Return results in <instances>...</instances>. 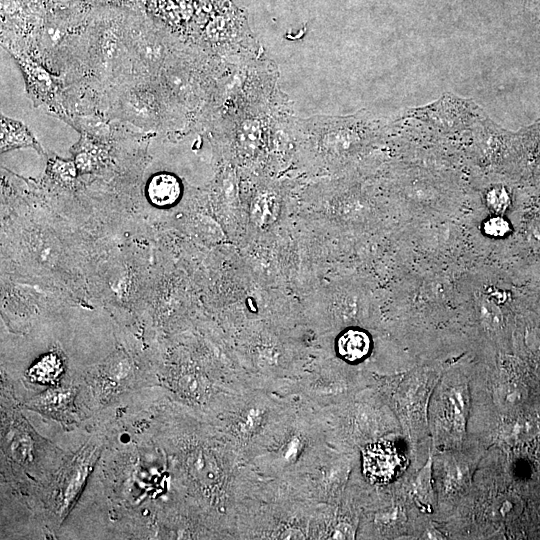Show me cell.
I'll return each instance as SVG.
<instances>
[{
  "label": "cell",
  "instance_id": "cell-1",
  "mask_svg": "<svg viewBox=\"0 0 540 540\" xmlns=\"http://www.w3.org/2000/svg\"><path fill=\"white\" fill-rule=\"evenodd\" d=\"M364 471L375 482H387L397 473L401 458L390 443H376L365 448Z\"/></svg>",
  "mask_w": 540,
  "mask_h": 540
},
{
  "label": "cell",
  "instance_id": "cell-10",
  "mask_svg": "<svg viewBox=\"0 0 540 540\" xmlns=\"http://www.w3.org/2000/svg\"><path fill=\"white\" fill-rule=\"evenodd\" d=\"M488 204L496 212H502L508 205V197L502 190H494L488 195Z\"/></svg>",
  "mask_w": 540,
  "mask_h": 540
},
{
  "label": "cell",
  "instance_id": "cell-7",
  "mask_svg": "<svg viewBox=\"0 0 540 540\" xmlns=\"http://www.w3.org/2000/svg\"><path fill=\"white\" fill-rule=\"evenodd\" d=\"M497 402L504 408H513L522 403L524 399L523 388L513 382L501 384L495 393Z\"/></svg>",
  "mask_w": 540,
  "mask_h": 540
},
{
  "label": "cell",
  "instance_id": "cell-5",
  "mask_svg": "<svg viewBox=\"0 0 540 540\" xmlns=\"http://www.w3.org/2000/svg\"><path fill=\"white\" fill-rule=\"evenodd\" d=\"M339 354L346 360L356 361L367 355L370 348L369 337L362 331L349 330L338 340Z\"/></svg>",
  "mask_w": 540,
  "mask_h": 540
},
{
  "label": "cell",
  "instance_id": "cell-4",
  "mask_svg": "<svg viewBox=\"0 0 540 540\" xmlns=\"http://www.w3.org/2000/svg\"><path fill=\"white\" fill-rule=\"evenodd\" d=\"M539 430L537 420L531 417H518L503 423L500 434L509 443H519L533 439Z\"/></svg>",
  "mask_w": 540,
  "mask_h": 540
},
{
  "label": "cell",
  "instance_id": "cell-8",
  "mask_svg": "<svg viewBox=\"0 0 540 540\" xmlns=\"http://www.w3.org/2000/svg\"><path fill=\"white\" fill-rule=\"evenodd\" d=\"M479 308L480 317L488 328L495 330L500 327L502 315L495 305L488 301H482Z\"/></svg>",
  "mask_w": 540,
  "mask_h": 540
},
{
  "label": "cell",
  "instance_id": "cell-3",
  "mask_svg": "<svg viewBox=\"0 0 540 540\" xmlns=\"http://www.w3.org/2000/svg\"><path fill=\"white\" fill-rule=\"evenodd\" d=\"M180 191L178 179L168 173L154 175L147 185L148 199L158 207L174 204L180 196Z\"/></svg>",
  "mask_w": 540,
  "mask_h": 540
},
{
  "label": "cell",
  "instance_id": "cell-9",
  "mask_svg": "<svg viewBox=\"0 0 540 540\" xmlns=\"http://www.w3.org/2000/svg\"><path fill=\"white\" fill-rule=\"evenodd\" d=\"M485 232L493 237H502L505 236L509 231L508 223L500 218H491L484 225Z\"/></svg>",
  "mask_w": 540,
  "mask_h": 540
},
{
  "label": "cell",
  "instance_id": "cell-11",
  "mask_svg": "<svg viewBox=\"0 0 540 540\" xmlns=\"http://www.w3.org/2000/svg\"><path fill=\"white\" fill-rule=\"evenodd\" d=\"M524 339L527 347L534 351H540V326L528 327Z\"/></svg>",
  "mask_w": 540,
  "mask_h": 540
},
{
  "label": "cell",
  "instance_id": "cell-6",
  "mask_svg": "<svg viewBox=\"0 0 540 540\" xmlns=\"http://www.w3.org/2000/svg\"><path fill=\"white\" fill-rule=\"evenodd\" d=\"M523 508L520 498L515 495H504L493 505V515L497 519H513L518 516Z\"/></svg>",
  "mask_w": 540,
  "mask_h": 540
},
{
  "label": "cell",
  "instance_id": "cell-2",
  "mask_svg": "<svg viewBox=\"0 0 540 540\" xmlns=\"http://www.w3.org/2000/svg\"><path fill=\"white\" fill-rule=\"evenodd\" d=\"M95 457V449L87 448L70 467L60 492V509H69L86 478Z\"/></svg>",
  "mask_w": 540,
  "mask_h": 540
}]
</instances>
